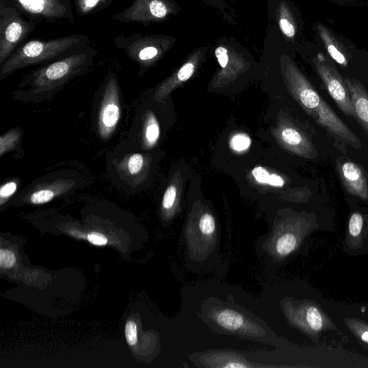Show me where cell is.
Returning a JSON list of instances; mask_svg holds the SVG:
<instances>
[{"mask_svg": "<svg viewBox=\"0 0 368 368\" xmlns=\"http://www.w3.org/2000/svg\"><path fill=\"white\" fill-rule=\"evenodd\" d=\"M97 54L96 50L88 45L71 55L43 65L23 81L21 86H29V90L23 92L24 95L21 96H24L25 100L47 98L75 76L86 73Z\"/></svg>", "mask_w": 368, "mask_h": 368, "instance_id": "obj_1", "label": "cell"}, {"mask_svg": "<svg viewBox=\"0 0 368 368\" xmlns=\"http://www.w3.org/2000/svg\"><path fill=\"white\" fill-rule=\"evenodd\" d=\"M90 44L87 35L73 34L50 40L32 39L17 48L0 65V79L26 67L52 61L71 55Z\"/></svg>", "mask_w": 368, "mask_h": 368, "instance_id": "obj_2", "label": "cell"}, {"mask_svg": "<svg viewBox=\"0 0 368 368\" xmlns=\"http://www.w3.org/2000/svg\"><path fill=\"white\" fill-rule=\"evenodd\" d=\"M297 83L299 101L311 113L316 122L339 141L355 148L360 147L361 143L358 138L312 88L310 83L305 77L298 76Z\"/></svg>", "mask_w": 368, "mask_h": 368, "instance_id": "obj_3", "label": "cell"}, {"mask_svg": "<svg viewBox=\"0 0 368 368\" xmlns=\"http://www.w3.org/2000/svg\"><path fill=\"white\" fill-rule=\"evenodd\" d=\"M37 25L18 9L0 5V65L30 37Z\"/></svg>", "mask_w": 368, "mask_h": 368, "instance_id": "obj_4", "label": "cell"}, {"mask_svg": "<svg viewBox=\"0 0 368 368\" xmlns=\"http://www.w3.org/2000/svg\"><path fill=\"white\" fill-rule=\"evenodd\" d=\"M0 5L18 9L37 24L75 21L72 0H0Z\"/></svg>", "mask_w": 368, "mask_h": 368, "instance_id": "obj_5", "label": "cell"}, {"mask_svg": "<svg viewBox=\"0 0 368 368\" xmlns=\"http://www.w3.org/2000/svg\"><path fill=\"white\" fill-rule=\"evenodd\" d=\"M318 74L341 111L349 118L356 119V114L349 90L345 80L326 57L319 54L314 61Z\"/></svg>", "mask_w": 368, "mask_h": 368, "instance_id": "obj_6", "label": "cell"}, {"mask_svg": "<svg viewBox=\"0 0 368 368\" xmlns=\"http://www.w3.org/2000/svg\"><path fill=\"white\" fill-rule=\"evenodd\" d=\"M121 115L119 87L114 74L108 80L99 112L98 130L103 139H108L118 126Z\"/></svg>", "mask_w": 368, "mask_h": 368, "instance_id": "obj_7", "label": "cell"}, {"mask_svg": "<svg viewBox=\"0 0 368 368\" xmlns=\"http://www.w3.org/2000/svg\"><path fill=\"white\" fill-rule=\"evenodd\" d=\"M154 41L139 33H132L127 37L122 33L114 39L113 43L116 48L123 50L127 56L143 69L159 56V45H155Z\"/></svg>", "mask_w": 368, "mask_h": 368, "instance_id": "obj_8", "label": "cell"}, {"mask_svg": "<svg viewBox=\"0 0 368 368\" xmlns=\"http://www.w3.org/2000/svg\"><path fill=\"white\" fill-rule=\"evenodd\" d=\"M168 12V8L163 0H133L127 8L114 14L112 19L123 23L146 25L150 21L164 19Z\"/></svg>", "mask_w": 368, "mask_h": 368, "instance_id": "obj_9", "label": "cell"}, {"mask_svg": "<svg viewBox=\"0 0 368 368\" xmlns=\"http://www.w3.org/2000/svg\"><path fill=\"white\" fill-rule=\"evenodd\" d=\"M338 172L349 194L362 199H368V180L358 164L344 161L338 165Z\"/></svg>", "mask_w": 368, "mask_h": 368, "instance_id": "obj_10", "label": "cell"}, {"mask_svg": "<svg viewBox=\"0 0 368 368\" xmlns=\"http://www.w3.org/2000/svg\"><path fill=\"white\" fill-rule=\"evenodd\" d=\"M345 81L352 99L356 119L368 136V92L358 81L346 78Z\"/></svg>", "mask_w": 368, "mask_h": 368, "instance_id": "obj_11", "label": "cell"}, {"mask_svg": "<svg viewBox=\"0 0 368 368\" xmlns=\"http://www.w3.org/2000/svg\"><path fill=\"white\" fill-rule=\"evenodd\" d=\"M74 184L73 181L69 179H59L43 184L32 192L29 197L30 203L34 205L48 203L57 196L72 190Z\"/></svg>", "mask_w": 368, "mask_h": 368, "instance_id": "obj_12", "label": "cell"}, {"mask_svg": "<svg viewBox=\"0 0 368 368\" xmlns=\"http://www.w3.org/2000/svg\"><path fill=\"white\" fill-rule=\"evenodd\" d=\"M318 31L322 39L327 51L331 59L343 67L347 66L348 61L345 54L343 48L340 43L333 37L329 30L324 25H318Z\"/></svg>", "mask_w": 368, "mask_h": 368, "instance_id": "obj_13", "label": "cell"}, {"mask_svg": "<svg viewBox=\"0 0 368 368\" xmlns=\"http://www.w3.org/2000/svg\"><path fill=\"white\" fill-rule=\"evenodd\" d=\"M79 17H88L107 9L114 0H72Z\"/></svg>", "mask_w": 368, "mask_h": 368, "instance_id": "obj_14", "label": "cell"}, {"mask_svg": "<svg viewBox=\"0 0 368 368\" xmlns=\"http://www.w3.org/2000/svg\"><path fill=\"white\" fill-rule=\"evenodd\" d=\"M216 320L223 327L230 330L236 331L241 328L244 324L243 316L232 310H223L216 316Z\"/></svg>", "mask_w": 368, "mask_h": 368, "instance_id": "obj_15", "label": "cell"}, {"mask_svg": "<svg viewBox=\"0 0 368 368\" xmlns=\"http://www.w3.org/2000/svg\"><path fill=\"white\" fill-rule=\"evenodd\" d=\"M305 322L310 330L314 333L320 332L325 325L324 316L315 306H309L305 310Z\"/></svg>", "mask_w": 368, "mask_h": 368, "instance_id": "obj_16", "label": "cell"}, {"mask_svg": "<svg viewBox=\"0 0 368 368\" xmlns=\"http://www.w3.org/2000/svg\"><path fill=\"white\" fill-rule=\"evenodd\" d=\"M254 178L260 183L269 184L276 187H282L285 183L283 178L278 174H271L261 166L256 167L252 171Z\"/></svg>", "mask_w": 368, "mask_h": 368, "instance_id": "obj_17", "label": "cell"}, {"mask_svg": "<svg viewBox=\"0 0 368 368\" xmlns=\"http://www.w3.org/2000/svg\"><path fill=\"white\" fill-rule=\"evenodd\" d=\"M282 139L284 142L294 147H300L303 146L307 152L310 154L309 150L304 147L305 145L312 147L309 143H307L304 136L297 130L292 127H287L283 130L281 134Z\"/></svg>", "mask_w": 368, "mask_h": 368, "instance_id": "obj_18", "label": "cell"}, {"mask_svg": "<svg viewBox=\"0 0 368 368\" xmlns=\"http://www.w3.org/2000/svg\"><path fill=\"white\" fill-rule=\"evenodd\" d=\"M160 128L154 116H150L145 127V143L147 146H153L159 140Z\"/></svg>", "mask_w": 368, "mask_h": 368, "instance_id": "obj_19", "label": "cell"}, {"mask_svg": "<svg viewBox=\"0 0 368 368\" xmlns=\"http://www.w3.org/2000/svg\"><path fill=\"white\" fill-rule=\"evenodd\" d=\"M297 245V239L292 233L282 236L277 241L276 249L280 256H287L292 254Z\"/></svg>", "mask_w": 368, "mask_h": 368, "instance_id": "obj_20", "label": "cell"}, {"mask_svg": "<svg viewBox=\"0 0 368 368\" xmlns=\"http://www.w3.org/2000/svg\"><path fill=\"white\" fill-rule=\"evenodd\" d=\"M21 138V133L19 130H10L6 135L0 139V156L12 150L18 144Z\"/></svg>", "mask_w": 368, "mask_h": 368, "instance_id": "obj_21", "label": "cell"}, {"mask_svg": "<svg viewBox=\"0 0 368 368\" xmlns=\"http://www.w3.org/2000/svg\"><path fill=\"white\" fill-rule=\"evenodd\" d=\"M127 172L130 176L139 174L144 166L145 160L143 155L135 154L130 155L125 161Z\"/></svg>", "mask_w": 368, "mask_h": 368, "instance_id": "obj_22", "label": "cell"}, {"mask_svg": "<svg viewBox=\"0 0 368 368\" xmlns=\"http://www.w3.org/2000/svg\"><path fill=\"white\" fill-rule=\"evenodd\" d=\"M362 227V216L358 212L354 213L351 215L348 225L349 236L354 238L359 237L361 235Z\"/></svg>", "mask_w": 368, "mask_h": 368, "instance_id": "obj_23", "label": "cell"}, {"mask_svg": "<svg viewBox=\"0 0 368 368\" xmlns=\"http://www.w3.org/2000/svg\"><path fill=\"white\" fill-rule=\"evenodd\" d=\"M347 325L364 343L368 344V326L354 320L347 321Z\"/></svg>", "mask_w": 368, "mask_h": 368, "instance_id": "obj_24", "label": "cell"}, {"mask_svg": "<svg viewBox=\"0 0 368 368\" xmlns=\"http://www.w3.org/2000/svg\"><path fill=\"white\" fill-rule=\"evenodd\" d=\"M18 187V182L14 181H9L2 186L0 189V203L1 205L16 192Z\"/></svg>", "mask_w": 368, "mask_h": 368, "instance_id": "obj_25", "label": "cell"}, {"mask_svg": "<svg viewBox=\"0 0 368 368\" xmlns=\"http://www.w3.org/2000/svg\"><path fill=\"white\" fill-rule=\"evenodd\" d=\"M216 225L214 217L210 214H205L199 222V228L205 235H211L215 230Z\"/></svg>", "mask_w": 368, "mask_h": 368, "instance_id": "obj_26", "label": "cell"}, {"mask_svg": "<svg viewBox=\"0 0 368 368\" xmlns=\"http://www.w3.org/2000/svg\"><path fill=\"white\" fill-rule=\"evenodd\" d=\"M251 144L249 138L245 134H238L231 140V146L237 152H243L247 149Z\"/></svg>", "mask_w": 368, "mask_h": 368, "instance_id": "obj_27", "label": "cell"}, {"mask_svg": "<svg viewBox=\"0 0 368 368\" xmlns=\"http://www.w3.org/2000/svg\"><path fill=\"white\" fill-rule=\"evenodd\" d=\"M125 337L130 345H135L138 341L137 326L135 323L128 322L125 326Z\"/></svg>", "mask_w": 368, "mask_h": 368, "instance_id": "obj_28", "label": "cell"}, {"mask_svg": "<svg viewBox=\"0 0 368 368\" xmlns=\"http://www.w3.org/2000/svg\"><path fill=\"white\" fill-rule=\"evenodd\" d=\"M177 190L174 186L166 190L163 198V207L165 209H170L174 205Z\"/></svg>", "mask_w": 368, "mask_h": 368, "instance_id": "obj_29", "label": "cell"}, {"mask_svg": "<svg viewBox=\"0 0 368 368\" xmlns=\"http://www.w3.org/2000/svg\"><path fill=\"white\" fill-rule=\"evenodd\" d=\"M16 257L12 251L5 249L0 250V265L5 269H8L14 265Z\"/></svg>", "mask_w": 368, "mask_h": 368, "instance_id": "obj_30", "label": "cell"}, {"mask_svg": "<svg viewBox=\"0 0 368 368\" xmlns=\"http://www.w3.org/2000/svg\"><path fill=\"white\" fill-rule=\"evenodd\" d=\"M279 25L284 35L290 39L294 37L296 29L292 23L286 19V17H283L280 20Z\"/></svg>", "mask_w": 368, "mask_h": 368, "instance_id": "obj_31", "label": "cell"}, {"mask_svg": "<svg viewBox=\"0 0 368 368\" xmlns=\"http://www.w3.org/2000/svg\"><path fill=\"white\" fill-rule=\"evenodd\" d=\"M194 72V65L188 63L184 65L178 73V79L181 81H187L193 75Z\"/></svg>", "mask_w": 368, "mask_h": 368, "instance_id": "obj_32", "label": "cell"}, {"mask_svg": "<svg viewBox=\"0 0 368 368\" xmlns=\"http://www.w3.org/2000/svg\"><path fill=\"white\" fill-rule=\"evenodd\" d=\"M215 56L217 58V60H218L222 68H225L229 60L227 50L222 46L217 48L215 51Z\"/></svg>", "mask_w": 368, "mask_h": 368, "instance_id": "obj_33", "label": "cell"}, {"mask_svg": "<svg viewBox=\"0 0 368 368\" xmlns=\"http://www.w3.org/2000/svg\"><path fill=\"white\" fill-rule=\"evenodd\" d=\"M88 241L95 245H105L108 243V238L102 234L92 232L88 235Z\"/></svg>", "mask_w": 368, "mask_h": 368, "instance_id": "obj_34", "label": "cell"}, {"mask_svg": "<svg viewBox=\"0 0 368 368\" xmlns=\"http://www.w3.org/2000/svg\"><path fill=\"white\" fill-rule=\"evenodd\" d=\"M225 367H246V365L238 362H233L225 365Z\"/></svg>", "mask_w": 368, "mask_h": 368, "instance_id": "obj_35", "label": "cell"}]
</instances>
